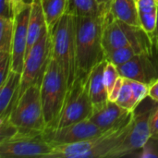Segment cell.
<instances>
[{"label":"cell","instance_id":"cell-10","mask_svg":"<svg viewBox=\"0 0 158 158\" xmlns=\"http://www.w3.org/2000/svg\"><path fill=\"white\" fill-rule=\"evenodd\" d=\"M134 44H152L149 34L141 27L125 23L106 14L103 30V46L105 52Z\"/></svg>","mask_w":158,"mask_h":158},{"label":"cell","instance_id":"cell-4","mask_svg":"<svg viewBox=\"0 0 158 158\" xmlns=\"http://www.w3.org/2000/svg\"><path fill=\"white\" fill-rule=\"evenodd\" d=\"M52 57L61 67L69 87L76 77V37L74 15L66 12L51 32Z\"/></svg>","mask_w":158,"mask_h":158},{"label":"cell","instance_id":"cell-29","mask_svg":"<svg viewBox=\"0 0 158 158\" xmlns=\"http://www.w3.org/2000/svg\"><path fill=\"white\" fill-rule=\"evenodd\" d=\"M0 17L15 19V14L7 0H0Z\"/></svg>","mask_w":158,"mask_h":158},{"label":"cell","instance_id":"cell-9","mask_svg":"<svg viewBox=\"0 0 158 158\" xmlns=\"http://www.w3.org/2000/svg\"><path fill=\"white\" fill-rule=\"evenodd\" d=\"M90 73L76 78L70 86L57 128L89 119L94 111L89 87Z\"/></svg>","mask_w":158,"mask_h":158},{"label":"cell","instance_id":"cell-13","mask_svg":"<svg viewBox=\"0 0 158 158\" xmlns=\"http://www.w3.org/2000/svg\"><path fill=\"white\" fill-rule=\"evenodd\" d=\"M31 4L26 5L15 17L14 35L12 43V70L22 73L28 41V25Z\"/></svg>","mask_w":158,"mask_h":158},{"label":"cell","instance_id":"cell-31","mask_svg":"<svg viewBox=\"0 0 158 158\" xmlns=\"http://www.w3.org/2000/svg\"><path fill=\"white\" fill-rule=\"evenodd\" d=\"M7 1L15 14V17L26 5H28L26 3V0H7Z\"/></svg>","mask_w":158,"mask_h":158},{"label":"cell","instance_id":"cell-35","mask_svg":"<svg viewBox=\"0 0 158 158\" xmlns=\"http://www.w3.org/2000/svg\"><path fill=\"white\" fill-rule=\"evenodd\" d=\"M156 1H157V3H158V0H156Z\"/></svg>","mask_w":158,"mask_h":158},{"label":"cell","instance_id":"cell-23","mask_svg":"<svg viewBox=\"0 0 158 158\" xmlns=\"http://www.w3.org/2000/svg\"><path fill=\"white\" fill-rule=\"evenodd\" d=\"M14 19L0 17V52H12Z\"/></svg>","mask_w":158,"mask_h":158},{"label":"cell","instance_id":"cell-3","mask_svg":"<svg viewBox=\"0 0 158 158\" xmlns=\"http://www.w3.org/2000/svg\"><path fill=\"white\" fill-rule=\"evenodd\" d=\"M69 90L68 81L61 67L51 57L41 84V98L46 128H57Z\"/></svg>","mask_w":158,"mask_h":158},{"label":"cell","instance_id":"cell-12","mask_svg":"<svg viewBox=\"0 0 158 158\" xmlns=\"http://www.w3.org/2000/svg\"><path fill=\"white\" fill-rule=\"evenodd\" d=\"M122 77L151 85L158 80V48L150 53L140 54L118 67Z\"/></svg>","mask_w":158,"mask_h":158},{"label":"cell","instance_id":"cell-2","mask_svg":"<svg viewBox=\"0 0 158 158\" xmlns=\"http://www.w3.org/2000/svg\"><path fill=\"white\" fill-rule=\"evenodd\" d=\"M131 128L132 119L89 140L56 146L49 158H109L112 152L126 140Z\"/></svg>","mask_w":158,"mask_h":158},{"label":"cell","instance_id":"cell-34","mask_svg":"<svg viewBox=\"0 0 158 158\" xmlns=\"http://www.w3.org/2000/svg\"><path fill=\"white\" fill-rule=\"evenodd\" d=\"M152 41H153V44L155 47H157L158 48V8H157V20H156V30L151 37Z\"/></svg>","mask_w":158,"mask_h":158},{"label":"cell","instance_id":"cell-24","mask_svg":"<svg viewBox=\"0 0 158 158\" xmlns=\"http://www.w3.org/2000/svg\"><path fill=\"white\" fill-rule=\"evenodd\" d=\"M120 76L121 75L118 71V67L115 64L107 61L106 67L105 69V73H104V81H105V84L107 89L108 94H110V93L114 89Z\"/></svg>","mask_w":158,"mask_h":158},{"label":"cell","instance_id":"cell-30","mask_svg":"<svg viewBox=\"0 0 158 158\" xmlns=\"http://www.w3.org/2000/svg\"><path fill=\"white\" fill-rule=\"evenodd\" d=\"M150 130H151V137L157 138L158 137V107L155 111L151 118L150 121Z\"/></svg>","mask_w":158,"mask_h":158},{"label":"cell","instance_id":"cell-33","mask_svg":"<svg viewBox=\"0 0 158 158\" xmlns=\"http://www.w3.org/2000/svg\"><path fill=\"white\" fill-rule=\"evenodd\" d=\"M97 3L108 13L109 10H110V6H111V3H112V0H96Z\"/></svg>","mask_w":158,"mask_h":158},{"label":"cell","instance_id":"cell-1","mask_svg":"<svg viewBox=\"0 0 158 158\" xmlns=\"http://www.w3.org/2000/svg\"><path fill=\"white\" fill-rule=\"evenodd\" d=\"M106 15L92 18L74 16L76 37V78L89 74L105 60L103 30Z\"/></svg>","mask_w":158,"mask_h":158},{"label":"cell","instance_id":"cell-17","mask_svg":"<svg viewBox=\"0 0 158 158\" xmlns=\"http://www.w3.org/2000/svg\"><path fill=\"white\" fill-rule=\"evenodd\" d=\"M47 25H46L42 0H32L31 3V13H30L29 25H28V41H27L26 56L30 53L34 44L39 39L44 28Z\"/></svg>","mask_w":158,"mask_h":158},{"label":"cell","instance_id":"cell-28","mask_svg":"<svg viewBox=\"0 0 158 158\" xmlns=\"http://www.w3.org/2000/svg\"><path fill=\"white\" fill-rule=\"evenodd\" d=\"M139 13L157 12L158 3L156 0H137Z\"/></svg>","mask_w":158,"mask_h":158},{"label":"cell","instance_id":"cell-21","mask_svg":"<svg viewBox=\"0 0 158 158\" xmlns=\"http://www.w3.org/2000/svg\"><path fill=\"white\" fill-rule=\"evenodd\" d=\"M69 0H42L46 25L50 32L68 10Z\"/></svg>","mask_w":158,"mask_h":158},{"label":"cell","instance_id":"cell-25","mask_svg":"<svg viewBox=\"0 0 158 158\" xmlns=\"http://www.w3.org/2000/svg\"><path fill=\"white\" fill-rule=\"evenodd\" d=\"M131 156L142 158H158V137H151L144 146Z\"/></svg>","mask_w":158,"mask_h":158},{"label":"cell","instance_id":"cell-7","mask_svg":"<svg viewBox=\"0 0 158 158\" xmlns=\"http://www.w3.org/2000/svg\"><path fill=\"white\" fill-rule=\"evenodd\" d=\"M54 146L44 138V131H18L0 142V157L49 158Z\"/></svg>","mask_w":158,"mask_h":158},{"label":"cell","instance_id":"cell-5","mask_svg":"<svg viewBox=\"0 0 158 158\" xmlns=\"http://www.w3.org/2000/svg\"><path fill=\"white\" fill-rule=\"evenodd\" d=\"M158 102L150 96L145 97L133 110L132 128L126 140L118 146L109 158L131 156L139 152L151 138L150 121L157 109Z\"/></svg>","mask_w":158,"mask_h":158},{"label":"cell","instance_id":"cell-16","mask_svg":"<svg viewBox=\"0 0 158 158\" xmlns=\"http://www.w3.org/2000/svg\"><path fill=\"white\" fill-rule=\"evenodd\" d=\"M106 64L107 60L105 59L97 64L90 72V96L94 107L99 106L109 100V94L104 81V73Z\"/></svg>","mask_w":158,"mask_h":158},{"label":"cell","instance_id":"cell-6","mask_svg":"<svg viewBox=\"0 0 158 158\" xmlns=\"http://www.w3.org/2000/svg\"><path fill=\"white\" fill-rule=\"evenodd\" d=\"M6 119L19 131H44L46 123L42 105L41 85L34 84L27 88Z\"/></svg>","mask_w":158,"mask_h":158},{"label":"cell","instance_id":"cell-8","mask_svg":"<svg viewBox=\"0 0 158 158\" xmlns=\"http://www.w3.org/2000/svg\"><path fill=\"white\" fill-rule=\"evenodd\" d=\"M52 57L51 32L47 26L44 28L39 39L34 44L30 53L25 58L23 71L21 73V82L18 99L24 91L34 85L42 84L47 66ZM18 101V100H17ZM17 103V102H16Z\"/></svg>","mask_w":158,"mask_h":158},{"label":"cell","instance_id":"cell-18","mask_svg":"<svg viewBox=\"0 0 158 158\" xmlns=\"http://www.w3.org/2000/svg\"><path fill=\"white\" fill-rule=\"evenodd\" d=\"M154 49V44H134L127 46H123L120 48H117L114 50H110L105 52V58L108 62L115 64L117 67L125 64L130 61L134 56L143 54L150 53Z\"/></svg>","mask_w":158,"mask_h":158},{"label":"cell","instance_id":"cell-27","mask_svg":"<svg viewBox=\"0 0 158 158\" xmlns=\"http://www.w3.org/2000/svg\"><path fill=\"white\" fill-rule=\"evenodd\" d=\"M12 70V55L8 52H0V85L3 84Z\"/></svg>","mask_w":158,"mask_h":158},{"label":"cell","instance_id":"cell-19","mask_svg":"<svg viewBox=\"0 0 158 158\" xmlns=\"http://www.w3.org/2000/svg\"><path fill=\"white\" fill-rule=\"evenodd\" d=\"M109 13L125 23L141 26L137 0H112Z\"/></svg>","mask_w":158,"mask_h":158},{"label":"cell","instance_id":"cell-32","mask_svg":"<svg viewBox=\"0 0 158 158\" xmlns=\"http://www.w3.org/2000/svg\"><path fill=\"white\" fill-rule=\"evenodd\" d=\"M148 96H150L153 100L158 102V80L149 86Z\"/></svg>","mask_w":158,"mask_h":158},{"label":"cell","instance_id":"cell-14","mask_svg":"<svg viewBox=\"0 0 158 158\" xmlns=\"http://www.w3.org/2000/svg\"><path fill=\"white\" fill-rule=\"evenodd\" d=\"M132 115V112L121 107L115 101L108 100L105 104L94 107L89 119L103 131H107L131 121Z\"/></svg>","mask_w":158,"mask_h":158},{"label":"cell","instance_id":"cell-26","mask_svg":"<svg viewBox=\"0 0 158 158\" xmlns=\"http://www.w3.org/2000/svg\"><path fill=\"white\" fill-rule=\"evenodd\" d=\"M139 19L141 27L152 37L157 20V12H150V13H139Z\"/></svg>","mask_w":158,"mask_h":158},{"label":"cell","instance_id":"cell-11","mask_svg":"<svg viewBox=\"0 0 158 158\" xmlns=\"http://www.w3.org/2000/svg\"><path fill=\"white\" fill-rule=\"evenodd\" d=\"M105 131L98 126L90 119H86L61 128H46L44 131V136L54 147H56L83 142Z\"/></svg>","mask_w":158,"mask_h":158},{"label":"cell","instance_id":"cell-20","mask_svg":"<svg viewBox=\"0 0 158 158\" xmlns=\"http://www.w3.org/2000/svg\"><path fill=\"white\" fill-rule=\"evenodd\" d=\"M67 12L74 16L92 18L107 14L96 0H69Z\"/></svg>","mask_w":158,"mask_h":158},{"label":"cell","instance_id":"cell-15","mask_svg":"<svg viewBox=\"0 0 158 158\" xmlns=\"http://www.w3.org/2000/svg\"><path fill=\"white\" fill-rule=\"evenodd\" d=\"M21 73L11 70L6 81L0 85V119L7 118L18 100Z\"/></svg>","mask_w":158,"mask_h":158},{"label":"cell","instance_id":"cell-22","mask_svg":"<svg viewBox=\"0 0 158 158\" xmlns=\"http://www.w3.org/2000/svg\"><path fill=\"white\" fill-rule=\"evenodd\" d=\"M123 83L119 90V93L115 100V102L120 106L121 107L125 108L130 112H133L136 106L139 105V102L136 99L134 94L133 89L130 83V80L123 77Z\"/></svg>","mask_w":158,"mask_h":158}]
</instances>
